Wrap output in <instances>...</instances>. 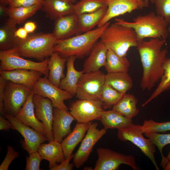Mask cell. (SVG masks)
<instances>
[{"instance_id":"47","label":"cell","mask_w":170,"mask_h":170,"mask_svg":"<svg viewBox=\"0 0 170 170\" xmlns=\"http://www.w3.org/2000/svg\"><path fill=\"white\" fill-rule=\"evenodd\" d=\"M23 27L29 34L33 33L37 28V25L35 22L29 21L25 23Z\"/></svg>"},{"instance_id":"36","label":"cell","mask_w":170,"mask_h":170,"mask_svg":"<svg viewBox=\"0 0 170 170\" xmlns=\"http://www.w3.org/2000/svg\"><path fill=\"white\" fill-rule=\"evenodd\" d=\"M123 94L105 84L99 100L102 102L104 108L110 109L119 101Z\"/></svg>"},{"instance_id":"44","label":"cell","mask_w":170,"mask_h":170,"mask_svg":"<svg viewBox=\"0 0 170 170\" xmlns=\"http://www.w3.org/2000/svg\"><path fill=\"white\" fill-rule=\"evenodd\" d=\"M8 81L0 76V112L3 114V102L4 98V89Z\"/></svg>"},{"instance_id":"32","label":"cell","mask_w":170,"mask_h":170,"mask_svg":"<svg viewBox=\"0 0 170 170\" xmlns=\"http://www.w3.org/2000/svg\"><path fill=\"white\" fill-rule=\"evenodd\" d=\"M9 18L15 21L19 25L23 24L28 18L32 17L42 8V5H36L27 7H8L3 6Z\"/></svg>"},{"instance_id":"17","label":"cell","mask_w":170,"mask_h":170,"mask_svg":"<svg viewBox=\"0 0 170 170\" xmlns=\"http://www.w3.org/2000/svg\"><path fill=\"white\" fill-rule=\"evenodd\" d=\"M75 120L68 111L54 107L52 130L54 140L60 143L71 131V124Z\"/></svg>"},{"instance_id":"51","label":"cell","mask_w":170,"mask_h":170,"mask_svg":"<svg viewBox=\"0 0 170 170\" xmlns=\"http://www.w3.org/2000/svg\"><path fill=\"white\" fill-rule=\"evenodd\" d=\"M141 7V8L142 9L144 7V2L143 0H138Z\"/></svg>"},{"instance_id":"29","label":"cell","mask_w":170,"mask_h":170,"mask_svg":"<svg viewBox=\"0 0 170 170\" xmlns=\"http://www.w3.org/2000/svg\"><path fill=\"white\" fill-rule=\"evenodd\" d=\"M105 84L123 94L126 93L133 85L128 72L107 73L105 75Z\"/></svg>"},{"instance_id":"15","label":"cell","mask_w":170,"mask_h":170,"mask_svg":"<svg viewBox=\"0 0 170 170\" xmlns=\"http://www.w3.org/2000/svg\"><path fill=\"white\" fill-rule=\"evenodd\" d=\"M32 100L36 116L44 125L47 140L49 142L54 140L52 130L54 106L52 101L37 94L34 95Z\"/></svg>"},{"instance_id":"34","label":"cell","mask_w":170,"mask_h":170,"mask_svg":"<svg viewBox=\"0 0 170 170\" xmlns=\"http://www.w3.org/2000/svg\"><path fill=\"white\" fill-rule=\"evenodd\" d=\"M164 72L161 78L160 82L156 89L150 96L142 105L144 107L163 92L170 89V59L167 58L164 65Z\"/></svg>"},{"instance_id":"14","label":"cell","mask_w":170,"mask_h":170,"mask_svg":"<svg viewBox=\"0 0 170 170\" xmlns=\"http://www.w3.org/2000/svg\"><path fill=\"white\" fill-rule=\"evenodd\" d=\"M5 116L12 124L13 129L18 131L24 137L22 146L29 154L38 151L40 145L47 140L45 136L25 125L14 116L7 115Z\"/></svg>"},{"instance_id":"13","label":"cell","mask_w":170,"mask_h":170,"mask_svg":"<svg viewBox=\"0 0 170 170\" xmlns=\"http://www.w3.org/2000/svg\"><path fill=\"white\" fill-rule=\"evenodd\" d=\"M98 125L97 122L91 124L79 148L74 155L73 163L77 168L81 167L88 160L94 145L106 132L104 128L98 129Z\"/></svg>"},{"instance_id":"19","label":"cell","mask_w":170,"mask_h":170,"mask_svg":"<svg viewBox=\"0 0 170 170\" xmlns=\"http://www.w3.org/2000/svg\"><path fill=\"white\" fill-rule=\"evenodd\" d=\"M0 76L7 80L24 85L31 90L36 82L43 75L37 71L25 69L0 70Z\"/></svg>"},{"instance_id":"40","label":"cell","mask_w":170,"mask_h":170,"mask_svg":"<svg viewBox=\"0 0 170 170\" xmlns=\"http://www.w3.org/2000/svg\"><path fill=\"white\" fill-rule=\"evenodd\" d=\"M43 159L38 152L29 154L26 157V165L25 170H39L41 162Z\"/></svg>"},{"instance_id":"24","label":"cell","mask_w":170,"mask_h":170,"mask_svg":"<svg viewBox=\"0 0 170 170\" xmlns=\"http://www.w3.org/2000/svg\"><path fill=\"white\" fill-rule=\"evenodd\" d=\"M91 123H78L73 130L61 143L65 158H67L72 154L76 145L83 139Z\"/></svg>"},{"instance_id":"45","label":"cell","mask_w":170,"mask_h":170,"mask_svg":"<svg viewBox=\"0 0 170 170\" xmlns=\"http://www.w3.org/2000/svg\"><path fill=\"white\" fill-rule=\"evenodd\" d=\"M13 129V125L8 120H6L2 116H0V130L7 131Z\"/></svg>"},{"instance_id":"3","label":"cell","mask_w":170,"mask_h":170,"mask_svg":"<svg viewBox=\"0 0 170 170\" xmlns=\"http://www.w3.org/2000/svg\"><path fill=\"white\" fill-rule=\"evenodd\" d=\"M115 22L133 28L140 42L146 38L166 40L169 33L168 23L163 17L152 12L144 15H139L129 22L123 19L116 18Z\"/></svg>"},{"instance_id":"28","label":"cell","mask_w":170,"mask_h":170,"mask_svg":"<svg viewBox=\"0 0 170 170\" xmlns=\"http://www.w3.org/2000/svg\"><path fill=\"white\" fill-rule=\"evenodd\" d=\"M98 120L100 121L106 130L109 129H117L126 128L132 123V119L128 118L113 109L104 110Z\"/></svg>"},{"instance_id":"25","label":"cell","mask_w":170,"mask_h":170,"mask_svg":"<svg viewBox=\"0 0 170 170\" xmlns=\"http://www.w3.org/2000/svg\"><path fill=\"white\" fill-rule=\"evenodd\" d=\"M76 58V57L74 56L67 58L66 75L61 80L59 87L66 91L73 96L76 94L78 82L84 73L82 71H79L75 69L74 65Z\"/></svg>"},{"instance_id":"53","label":"cell","mask_w":170,"mask_h":170,"mask_svg":"<svg viewBox=\"0 0 170 170\" xmlns=\"http://www.w3.org/2000/svg\"><path fill=\"white\" fill-rule=\"evenodd\" d=\"M168 31H169V35H170V26L168 28Z\"/></svg>"},{"instance_id":"46","label":"cell","mask_w":170,"mask_h":170,"mask_svg":"<svg viewBox=\"0 0 170 170\" xmlns=\"http://www.w3.org/2000/svg\"><path fill=\"white\" fill-rule=\"evenodd\" d=\"M29 33L24 27H21L17 29L14 33L15 37L22 40L26 39Z\"/></svg>"},{"instance_id":"37","label":"cell","mask_w":170,"mask_h":170,"mask_svg":"<svg viewBox=\"0 0 170 170\" xmlns=\"http://www.w3.org/2000/svg\"><path fill=\"white\" fill-rule=\"evenodd\" d=\"M144 134L159 150L162 157L161 165L164 169L167 164V161L166 157L164 156L163 154L162 149L165 145L170 144V133L160 134L158 133H147Z\"/></svg>"},{"instance_id":"11","label":"cell","mask_w":170,"mask_h":170,"mask_svg":"<svg viewBox=\"0 0 170 170\" xmlns=\"http://www.w3.org/2000/svg\"><path fill=\"white\" fill-rule=\"evenodd\" d=\"M32 90L34 94L51 100L54 107L68 111V108L64 101L72 99L73 96L52 84L47 77H40L35 83Z\"/></svg>"},{"instance_id":"10","label":"cell","mask_w":170,"mask_h":170,"mask_svg":"<svg viewBox=\"0 0 170 170\" xmlns=\"http://www.w3.org/2000/svg\"><path fill=\"white\" fill-rule=\"evenodd\" d=\"M98 159L94 170H116L122 164L127 165L134 170H140L135 157L109 149L100 148L97 150Z\"/></svg>"},{"instance_id":"33","label":"cell","mask_w":170,"mask_h":170,"mask_svg":"<svg viewBox=\"0 0 170 170\" xmlns=\"http://www.w3.org/2000/svg\"><path fill=\"white\" fill-rule=\"evenodd\" d=\"M130 63L126 56H119L110 49H108L104 67L108 73L128 72Z\"/></svg>"},{"instance_id":"16","label":"cell","mask_w":170,"mask_h":170,"mask_svg":"<svg viewBox=\"0 0 170 170\" xmlns=\"http://www.w3.org/2000/svg\"><path fill=\"white\" fill-rule=\"evenodd\" d=\"M107 6L106 14L97 26H102L112 19L141 9L138 0H105Z\"/></svg>"},{"instance_id":"52","label":"cell","mask_w":170,"mask_h":170,"mask_svg":"<svg viewBox=\"0 0 170 170\" xmlns=\"http://www.w3.org/2000/svg\"><path fill=\"white\" fill-rule=\"evenodd\" d=\"M63 1L73 3L76 2V0H62Z\"/></svg>"},{"instance_id":"38","label":"cell","mask_w":170,"mask_h":170,"mask_svg":"<svg viewBox=\"0 0 170 170\" xmlns=\"http://www.w3.org/2000/svg\"><path fill=\"white\" fill-rule=\"evenodd\" d=\"M140 128L143 133H159L170 130V121L157 122L153 120H145Z\"/></svg>"},{"instance_id":"50","label":"cell","mask_w":170,"mask_h":170,"mask_svg":"<svg viewBox=\"0 0 170 170\" xmlns=\"http://www.w3.org/2000/svg\"><path fill=\"white\" fill-rule=\"evenodd\" d=\"M9 0H0V5L6 6L8 5Z\"/></svg>"},{"instance_id":"39","label":"cell","mask_w":170,"mask_h":170,"mask_svg":"<svg viewBox=\"0 0 170 170\" xmlns=\"http://www.w3.org/2000/svg\"><path fill=\"white\" fill-rule=\"evenodd\" d=\"M154 3L156 14L170 23V0H155Z\"/></svg>"},{"instance_id":"35","label":"cell","mask_w":170,"mask_h":170,"mask_svg":"<svg viewBox=\"0 0 170 170\" xmlns=\"http://www.w3.org/2000/svg\"><path fill=\"white\" fill-rule=\"evenodd\" d=\"M106 6L105 0H79L74 4V14L77 15L93 12Z\"/></svg>"},{"instance_id":"4","label":"cell","mask_w":170,"mask_h":170,"mask_svg":"<svg viewBox=\"0 0 170 170\" xmlns=\"http://www.w3.org/2000/svg\"><path fill=\"white\" fill-rule=\"evenodd\" d=\"M57 40L52 33L43 32L29 34L16 47L11 48L21 57L35 58L42 61L54 52Z\"/></svg>"},{"instance_id":"22","label":"cell","mask_w":170,"mask_h":170,"mask_svg":"<svg viewBox=\"0 0 170 170\" xmlns=\"http://www.w3.org/2000/svg\"><path fill=\"white\" fill-rule=\"evenodd\" d=\"M38 152L43 159L48 162L50 170L65 159L61 143L54 140L48 144H42Z\"/></svg>"},{"instance_id":"5","label":"cell","mask_w":170,"mask_h":170,"mask_svg":"<svg viewBox=\"0 0 170 170\" xmlns=\"http://www.w3.org/2000/svg\"><path fill=\"white\" fill-rule=\"evenodd\" d=\"M100 39L108 49L121 57L126 56L129 49L137 47L138 44L133 28L116 22L105 29Z\"/></svg>"},{"instance_id":"42","label":"cell","mask_w":170,"mask_h":170,"mask_svg":"<svg viewBox=\"0 0 170 170\" xmlns=\"http://www.w3.org/2000/svg\"><path fill=\"white\" fill-rule=\"evenodd\" d=\"M44 0H9V7H27L42 4Z\"/></svg>"},{"instance_id":"30","label":"cell","mask_w":170,"mask_h":170,"mask_svg":"<svg viewBox=\"0 0 170 170\" xmlns=\"http://www.w3.org/2000/svg\"><path fill=\"white\" fill-rule=\"evenodd\" d=\"M107 6L90 13L77 15V20L79 28L81 32L90 31L98 25L106 13Z\"/></svg>"},{"instance_id":"9","label":"cell","mask_w":170,"mask_h":170,"mask_svg":"<svg viewBox=\"0 0 170 170\" xmlns=\"http://www.w3.org/2000/svg\"><path fill=\"white\" fill-rule=\"evenodd\" d=\"M32 90L24 85L9 81L4 89L3 114L15 116L30 96Z\"/></svg>"},{"instance_id":"20","label":"cell","mask_w":170,"mask_h":170,"mask_svg":"<svg viewBox=\"0 0 170 170\" xmlns=\"http://www.w3.org/2000/svg\"><path fill=\"white\" fill-rule=\"evenodd\" d=\"M32 90L26 101L15 117L25 125L32 128L46 136L44 125L36 117L32 98L34 95Z\"/></svg>"},{"instance_id":"1","label":"cell","mask_w":170,"mask_h":170,"mask_svg":"<svg viewBox=\"0 0 170 170\" xmlns=\"http://www.w3.org/2000/svg\"><path fill=\"white\" fill-rule=\"evenodd\" d=\"M166 42L163 39L152 38L138 43L136 47L143 67L140 87L143 90H151L164 73L168 51L162 48Z\"/></svg>"},{"instance_id":"2","label":"cell","mask_w":170,"mask_h":170,"mask_svg":"<svg viewBox=\"0 0 170 170\" xmlns=\"http://www.w3.org/2000/svg\"><path fill=\"white\" fill-rule=\"evenodd\" d=\"M110 24L109 22L102 26L84 33L59 40L54 47V51L59 52L63 58L74 56L76 58H83L89 54L103 31Z\"/></svg>"},{"instance_id":"23","label":"cell","mask_w":170,"mask_h":170,"mask_svg":"<svg viewBox=\"0 0 170 170\" xmlns=\"http://www.w3.org/2000/svg\"><path fill=\"white\" fill-rule=\"evenodd\" d=\"M74 4L62 0H44L41 10L47 17L55 20L65 16L74 14Z\"/></svg>"},{"instance_id":"21","label":"cell","mask_w":170,"mask_h":170,"mask_svg":"<svg viewBox=\"0 0 170 170\" xmlns=\"http://www.w3.org/2000/svg\"><path fill=\"white\" fill-rule=\"evenodd\" d=\"M108 51V48L103 42L101 40L98 41L84 61L82 70L84 73L98 71L101 67L104 66Z\"/></svg>"},{"instance_id":"27","label":"cell","mask_w":170,"mask_h":170,"mask_svg":"<svg viewBox=\"0 0 170 170\" xmlns=\"http://www.w3.org/2000/svg\"><path fill=\"white\" fill-rule=\"evenodd\" d=\"M66 61L67 58L62 57L59 52L54 51L48 61V79L50 82L58 87L61 80L65 77L64 71Z\"/></svg>"},{"instance_id":"26","label":"cell","mask_w":170,"mask_h":170,"mask_svg":"<svg viewBox=\"0 0 170 170\" xmlns=\"http://www.w3.org/2000/svg\"><path fill=\"white\" fill-rule=\"evenodd\" d=\"M17 23L9 18L2 25L0 28V50H6L17 47L21 39L15 37Z\"/></svg>"},{"instance_id":"12","label":"cell","mask_w":170,"mask_h":170,"mask_svg":"<svg viewBox=\"0 0 170 170\" xmlns=\"http://www.w3.org/2000/svg\"><path fill=\"white\" fill-rule=\"evenodd\" d=\"M99 99H79L71 103L69 109L78 123H87L98 120L104 111Z\"/></svg>"},{"instance_id":"6","label":"cell","mask_w":170,"mask_h":170,"mask_svg":"<svg viewBox=\"0 0 170 170\" xmlns=\"http://www.w3.org/2000/svg\"><path fill=\"white\" fill-rule=\"evenodd\" d=\"M48 58L40 62L24 59L11 49L0 51V70L10 71L18 69L33 70L39 71L48 77L49 70Z\"/></svg>"},{"instance_id":"31","label":"cell","mask_w":170,"mask_h":170,"mask_svg":"<svg viewBox=\"0 0 170 170\" xmlns=\"http://www.w3.org/2000/svg\"><path fill=\"white\" fill-rule=\"evenodd\" d=\"M137 99L133 95L126 93L113 106L112 109L124 116L132 119L137 116L139 112L137 107Z\"/></svg>"},{"instance_id":"49","label":"cell","mask_w":170,"mask_h":170,"mask_svg":"<svg viewBox=\"0 0 170 170\" xmlns=\"http://www.w3.org/2000/svg\"><path fill=\"white\" fill-rule=\"evenodd\" d=\"M155 0H144V7H148L149 6V1H150L152 3H154Z\"/></svg>"},{"instance_id":"7","label":"cell","mask_w":170,"mask_h":170,"mask_svg":"<svg viewBox=\"0 0 170 170\" xmlns=\"http://www.w3.org/2000/svg\"><path fill=\"white\" fill-rule=\"evenodd\" d=\"M105 75L98 71L84 73L78 82L76 97L81 99H99L105 84Z\"/></svg>"},{"instance_id":"18","label":"cell","mask_w":170,"mask_h":170,"mask_svg":"<svg viewBox=\"0 0 170 170\" xmlns=\"http://www.w3.org/2000/svg\"><path fill=\"white\" fill-rule=\"evenodd\" d=\"M77 16L75 14L61 17L55 20L53 34L58 40L80 34Z\"/></svg>"},{"instance_id":"8","label":"cell","mask_w":170,"mask_h":170,"mask_svg":"<svg viewBox=\"0 0 170 170\" xmlns=\"http://www.w3.org/2000/svg\"><path fill=\"white\" fill-rule=\"evenodd\" d=\"M140 125L132 123L129 126L118 129L117 137L122 141H129L138 147L151 161L157 170H159L155 157L156 146L149 139L143 135Z\"/></svg>"},{"instance_id":"41","label":"cell","mask_w":170,"mask_h":170,"mask_svg":"<svg viewBox=\"0 0 170 170\" xmlns=\"http://www.w3.org/2000/svg\"><path fill=\"white\" fill-rule=\"evenodd\" d=\"M20 154L11 146H7V151L5 157L0 166V170H8L12 162L19 157Z\"/></svg>"},{"instance_id":"43","label":"cell","mask_w":170,"mask_h":170,"mask_svg":"<svg viewBox=\"0 0 170 170\" xmlns=\"http://www.w3.org/2000/svg\"><path fill=\"white\" fill-rule=\"evenodd\" d=\"M74 154H72L60 163L58 164L52 168L51 170H71L75 165L73 163H70L71 160L73 158Z\"/></svg>"},{"instance_id":"48","label":"cell","mask_w":170,"mask_h":170,"mask_svg":"<svg viewBox=\"0 0 170 170\" xmlns=\"http://www.w3.org/2000/svg\"><path fill=\"white\" fill-rule=\"evenodd\" d=\"M166 158L167 163L163 169L164 170H170V151Z\"/></svg>"}]
</instances>
